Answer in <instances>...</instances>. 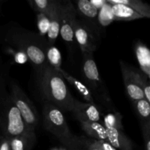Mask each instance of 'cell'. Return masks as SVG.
I'll list each match as a JSON object with an SVG mask.
<instances>
[{"instance_id": "6da1fadb", "label": "cell", "mask_w": 150, "mask_h": 150, "mask_svg": "<svg viewBox=\"0 0 150 150\" xmlns=\"http://www.w3.org/2000/svg\"><path fill=\"white\" fill-rule=\"evenodd\" d=\"M39 76L40 91L47 101L62 111L72 112L74 98L61 73L46 63L39 73Z\"/></svg>"}, {"instance_id": "7a4b0ae2", "label": "cell", "mask_w": 150, "mask_h": 150, "mask_svg": "<svg viewBox=\"0 0 150 150\" xmlns=\"http://www.w3.org/2000/svg\"><path fill=\"white\" fill-rule=\"evenodd\" d=\"M42 118L45 128L54 135L64 147L68 150H75L79 147V137L71 133L59 108L50 103H45L42 108Z\"/></svg>"}, {"instance_id": "3957f363", "label": "cell", "mask_w": 150, "mask_h": 150, "mask_svg": "<svg viewBox=\"0 0 150 150\" xmlns=\"http://www.w3.org/2000/svg\"><path fill=\"white\" fill-rule=\"evenodd\" d=\"M7 38L8 42L13 44L15 48L24 51L29 61L40 73L46 64L45 48L47 44L45 40L40 38L38 34L24 30L13 31Z\"/></svg>"}, {"instance_id": "277c9868", "label": "cell", "mask_w": 150, "mask_h": 150, "mask_svg": "<svg viewBox=\"0 0 150 150\" xmlns=\"http://www.w3.org/2000/svg\"><path fill=\"white\" fill-rule=\"evenodd\" d=\"M0 128L7 138L18 136L28 130L10 93L4 87H0Z\"/></svg>"}, {"instance_id": "5b68a950", "label": "cell", "mask_w": 150, "mask_h": 150, "mask_svg": "<svg viewBox=\"0 0 150 150\" xmlns=\"http://www.w3.org/2000/svg\"><path fill=\"white\" fill-rule=\"evenodd\" d=\"M83 61L82 73L84 79V83L92 92L94 98L96 97L98 100L108 105L110 98L105 92L103 82L101 80L98 66L95 62L92 54H83Z\"/></svg>"}, {"instance_id": "8992f818", "label": "cell", "mask_w": 150, "mask_h": 150, "mask_svg": "<svg viewBox=\"0 0 150 150\" xmlns=\"http://www.w3.org/2000/svg\"><path fill=\"white\" fill-rule=\"evenodd\" d=\"M10 97L13 103L18 110L26 128L35 131L38 125V115L35 106L17 83H11Z\"/></svg>"}, {"instance_id": "52a82bcc", "label": "cell", "mask_w": 150, "mask_h": 150, "mask_svg": "<svg viewBox=\"0 0 150 150\" xmlns=\"http://www.w3.org/2000/svg\"><path fill=\"white\" fill-rule=\"evenodd\" d=\"M76 18V10L70 1H61V20L59 35L73 54L76 46L74 38V22Z\"/></svg>"}, {"instance_id": "ba28073f", "label": "cell", "mask_w": 150, "mask_h": 150, "mask_svg": "<svg viewBox=\"0 0 150 150\" xmlns=\"http://www.w3.org/2000/svg\"><path fill=\"white\" fill-rule=\"evenodd\" d=\"M120 68L125 87L129 98L133 102L144 99V97L141 84L146 76L142 72L135 67L127 65L122 61L120 62Z\"/></svg>"}, {"instance_id": "9c48e42d", "label": "cell", "mask_w": 150, "mask_h": 150, "mask_svg": "<svg viewBox=\"0 0 150 150\" xmlns=\"http://www.w3.org/2000/svg\"><path fill=\"white\" fill-rule=\"evenodd\" d=\"M74 38L83 54H93L98 48V38L77 16L74 22Z\"/></svg>"}, {"instance_id": "30bf717a", "label": "cell", "mask_w": 150, "mask_h": 150, "mask_svg": "<svg viewBox=\"0 0 150 150\" xmlns=\"http://www.w3.org/2000/svg\"><path fill=\"white\" fill-rule=\"evenodd\" d=\"M75 7L76 15L81 18L79 20L88 26L98 38L100 31V25L98 21V10L91 4L89 0H79L76 1Z\"/></svg>"}, {"instance_id": "8fae6325", "label": "cell", "mask_w": 150, "mask_h": 150, "mask_svg": "<svg viewBox=\"0 0 150 150\" xmlns=\"http://www.w3.org/2000/svg\"><path fill=\"white\" fill-rule=\"evenodd\" d=\"M72 112L79 122H100V111L98 105L83 103L75 98Z\"/></svg>"}, {"instance_id": "7c38bea8", "label": "cell", "mask_w": 150, "mask_h": 150, "mask_svg": "<svg viewBox=\"0 0 150 150\" xmlns=\"http://www.w3.org/2000/svg\"><path fill=\"white\" fill-rule=\"evenodd\" d=\"M50 26L45 41L48 45L55 44L56 40L59 35L60 20H61V1L56 0V3L50 14Z\"/></svg>"}, {"instance_id": "4fadbf2b", "label": "cell", "mask_w": 150, "mask_h": 150, "mask_svg": "<svg viewBox=\"0 0 150 150\" xmlns=\"http://www.w3.org/2000/svg\"><path fill=\"white\" fill-rule=\"evenodd\" d=\"M107 142L117 150H133V145L123 130L106 129Z\"/></svg>"}, {"instance_id": "5bb4252c", "label": "cell", "mask_w": 150, "mask_h": 150, "mask_svg": "<svg viewBox=\"0 0 150 150\" xmlns=\"http://www.w3.org/2000/svg\"><path fill=\"white\" fill-rule=\"evenodd\" d=\"M58 71L61 73V75L63 76L64 80L67 81L71 86H73L76 89V90L79 92V95H81L82 98L86 100V103L97 105L96 103H95V98H94L93 95H92V92H91L90 89L87 87V86L83 82L81 81L79 79L75 78L74 76L70 75L66 70H64L62 67L60 68Z\"/></svg>"}, {"instance_id": "9a60e30c", "label": "cell", "mask_w": 150, "mask_h": 150, "mask_svg": "<svg viewBox=\"0 0 150 150\" xmlns=\"http://www.w3.org/2000/svg\"><path fill=\"white\" fill-rule=\"evenodd\" d=\"M11 150H32L36 142L35 131L26 130L18 136L9 138Z\"/></svg>"}, {"instance_id": "2e32d148", "label": "cell", "mask_w": 150, "mask_h": 150, "mask_svg": "<svg viewBox=\"0 0 150 150\" xmlns=\"http://www.w3.org/2000/svg\"><path fill=\"white\" fill-rule=\"evenodd\" d=\"M135 54L142 73L149 79L150 76V51L147 46L141 41L134 45Z\"/></svg>"}, {"instance_id": "e0dca14e", "label": "cell", "mask_w": 150, "mask_h": 150, "mask_svg": "<svg viewBox=\"0 0 150 150\" xmlns=\"http://www.w3.org/2000/svg\"><path fill=\"white\" fill-rule=\"evenodd\" d=\"M82 130L92 139L106 141V129L100 122H79Z\"/></svg>"}, {"instance_id": "ac0fdd59", "label": "cell", "mask_w": 150, "mask_h": 150, "mask_svg": "<svg viewBox=\"0 0 150 150\" xmlns=\"http://www.w3.org/2000/svg\"><path fill=\"white\" fill-rule=\"evenodd\" d=\"M108 3L109 2L108 1ZM109 4L111 6V13L114 16V21H129L144 18L141 15L127 6L120 4H114V3H109Z\"/></svg>"}, {"instance_id": "d6986e66", "label": "cell", "mask_w": 150, "mask_h": 150, "mask_svg": "<svg viewBox=\"0 0 150 150\" xmlns=\"http://www.w3.org/2000/svg\"><path fill=\"white\" fill-rule=\"evenodd\" d=\"M109 3L120 4L129 7L144 18H150V6L141 0H107Z\"/></svg>"}, {"instance_id": "ffe728a7", "label": "cell", "mask_w": 150, "mask_h": 150, "mask_svg": "<svg viewBox=\"0 0 150 150\" xmlns=\"http://www.w3.org/2000/svg\"><path fill=\"white\" fill-rule=\"evenodd\" d=\"M45 55L46 63L48 65L57 71L62 68V54L55 45H46L45 48Z\"/></svg>"}, {"instance_id": "44dd1931", "label": "cell", "mask_w": 150, "mask_h": 150, "mask_svg": "<svg viewBox=\"0 0 150 150\" xmlns=\"http://www.w3.org/2000/svg\"><path fill=\"white\" fill-rule=\"evenodd\" d=\"M103 125L105 129H117L123 130L122 116L117 111H109L103 117Z\"/></svg>"}, {"instance_id": "7402d4cb", "label": "cell", "mask_w": 150, "mask_h": 150, "mask_svg": "<svg viewBox=\"0 0 150 150\" xmlns=\"http://www.w3.org/2000/svg\"><path fill=\"white\" fill-rule=\"evenodd\" d=\"M133 105L138 114L139 119L142 121L143 125L149 124V115H150V103L147 100L144 99L134 101Z\"/></svg>"}, {"instance_id": "603a6c76", "label": "cell", "mask_w": 150, "mask_h": 150, "mask_svg": "<svg viewBox=\"0 0 150 150\" xmlns=\"http://www.w3.org/2000/svg\"><path fill=\"white\" fill-rule=\"evenodd\" d=\"M28 2L36 13H43L50 16L56 3V0H28Z\"/></svg>"}, {"instance_id": "cb8c5ba5", "label": "cell", "mask_w": 150, "mask_h": 150, "mask_svg": "<svg viewBox=\"0 0 150 150\" xmlns=\"http://www.w3.org/2000/svg\"><path fill=\"white\" fill-rule=\"evenodd\" d=\"M114 16L111 13V6L107 1L106 4L98 10V21L100 26L105 27L114 21Z\"/></svg>"}, {"instance_id": "d4e9b609", "label": "cell", "mask_w": 150, "mask_h": 150, "mask_svg": "<svg viewBox=\"0 0 150 150\" xmlns=\"http://www.w3.org/2000/svg\"><path fill=\"white\" fill-rule=\"evenodd\" d=\"M50 26L49 16L43 13H37V26L39 33L38 34L40 38L45 40Z\"/></svg>"}, {"instance_id": "484cf974", "label": "cell", "mask_w": 150, "mask_h": 150, "mask_svg": "<svg viewBox=\"0 0 150 150\" xmlns=\"http://www.w3.org/2000/svg\"><path fill=\"white\" fill-rule=\"evenodd\" d=\"M7 52L13 56V60L16 64H23L29 61L26 54L22 50L15 48H8Z\"/></svg>"}, {"instance_id": "4316f807", "label": "cell", "mask_w": 150, "mask_h": 150, "mask_svg": "<svg viewBox=\"0 0 150 150\" xmlns=\"http://www.w3.org/2000/svg\"><path fill=\"white\" fill-rule=\"evenodd\" d=\"M143 135L145 150H150V124L143 125Z\"/></svg>"}, {"instance_id": "83f0119b", "label": "cell", "mask_w": 150, "mask_h": 150, "mask_svg": "<svg viewBox=\"0 0 150 150\" xmlns=\"http://www.w3.org/2000/svg\"><path fill=\"white\" fill-rule=\"evenodd\" d=\"M94 142L96 146L100 150H117L106 141H99L94 139Z\"/></svg>"}, {"instance_id": "f1b7e54d", "label": "cell", "mask_w": 150, "mask_h": 150, "mask_svg": "<svg viewBox=\"0 0 150 150\" xmlns=\"http://www.w3.org/2000/svg\"><path fill=\"white\" fill-rule=\"evenodd\" d=\"M0 150H11L9 138L4 136L0 137Z\"/></svg>"}, {"instance_id": "f546056e", "label": "cell", "mask_w": 150, "mask_h": 150, "mask_svg": "<svg viewBox=\"0 0 150 150\" xmlns=\"http://www.w3.org/2000/svg\"><path fill=\"white\" fill-rule=\"evenodd\" d=\"M89 1L98 10L102 8L107 3V0H89Z\"/></svg>"}, {"instance_id": "4dcf8cb0", "label": "cell", "mask_w": 150, "mask_h": 150, "mask_svg": "<svg viewBox=\"0 0 150 150\" xmlns=\"http://www.w3.org/2000/svg\"><path fill=\"white\" fill-rule=\"evenodd\" d=\"M51 150H67L65 147L62 146V147H54L52 148Z\"/></svg>"}, {"instance_id": "1f68e13d", "label": "cell", "mask_w": 150, "mask_h": 150, "mask_svg": "<svg viewBox=\"0 0 150 150\" xmlns=\"http://www.w3.org/2000/svg\"><path fill=\"white\" fill-rule=\"evenodd\" d=\"M67 150H68V149H67Z\"/></svg>"}]
</instances>
